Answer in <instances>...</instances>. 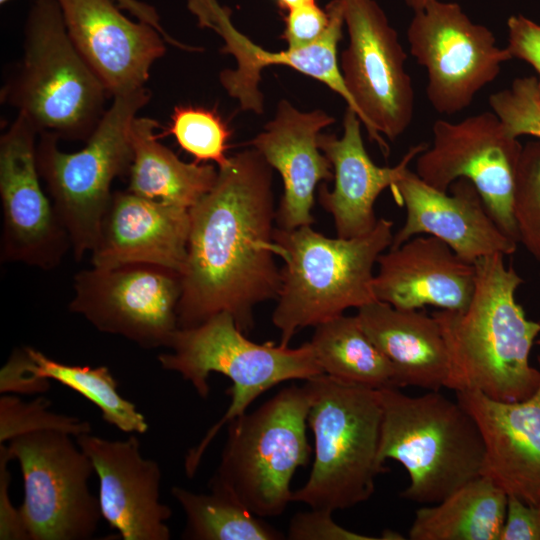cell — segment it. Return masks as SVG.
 I'll use <instances>...</instances> for the list:
<instances>
[{
    "label": "cell",
    "mask_w": 540,
    "mask_h": 540,
    "mask_svg": "<svg viewBox=\"0 0 540 540\" xmlns=\"http://www.w3.org/2000/svg\"><path fill=\"white\" fill-rule=\"evenodd\" d=\"M8 1H10V0H0V4L3 5L5 3H7Z\"/></svg>",
    "instance_id": "ee69618b"
},
{
    "label": "cell",
    "mask_w": 540,
    "mask_h": 540,
    "mask_svg": "<svg viewBox=\"0 0 540 540\" xmlns=\"http://www.w3.org/2000/svg\"><path fill=\"white\" fill-rule=\"evenodd\" d=\"M33 360L27 348L15 349L0 370L2 394H41L50 388V380L32 370Z\"/></svg>",
    "instance_id": "8d00e7d4"
},
{
    "label": "cell",
    "mask_w": 540,
    "mask_h": 540,
    "mask_svg": "<svg viewBox=\"0 0 540 540\" xmlns=\"http://www.w3.org/2000/svg\"><path fill=\"white\" fill-rule=\"evenodd\" d=\"M36 375L76 391L100 410L108 424L126 433H145L149 426L142 413L118 391V382L106 366H78L57 362L39 350L26 347Z\"/></svg>",
    "instance_id": "f546056e"
},
{
    "label": "cell",
    "mask_w": 540,
    "mask_h": 540,
    "mask_svg": "<svg viewBox=\"0 0 540 540\" xmlns=\"http://www.w3.org/2000/svg\"><path fill=\"white\" fill-rule=\"evenodd\" d=\"M433 143L416 157V174L447 192L458 179L470 181L501 230L518 243L513 215L516 171L522 147L493 111L459 122L438 119Z\"/></svg>",
    "instance_id": "4fadbf2b"
},
{
    "label": "cell",
    "mask_w": 540,
    "mask_h": 540,
    "mask_svg": "<svg viewBox=\"0 0 540 540\" xmlns=\"http://www.w3.org/2000/svg\"><path fill=\"white\" fill-rule=\"evenodd\" d=\"M273 168L253 147L218 168L212 189L189 209L187 259L181 273L178 328L227 312L246 333L254 309L277 299Z\"/></svg>",
    "instance_id": "6da1fadb"
},
{
    "label": "cell",
    "mask_w": 540,
    "mask_h": 540,
    "mask_svg": "<svg viewBox=\"0 0 540 540\" xmlns=\"http://www.w3.org/2000/svg\"><path fill=\"white\" fill-rule=\"evenodd\" d=\"M67 32L110 96L146 87L168 44L159 31L131 21L114 0H57Z\"/></svg>",
    "instance_id": "ac0fdd59"
},
{
    "label": "cell",
    "mask_w": 540,
    "mask_h": 540,
    "mask_svg": "<svg viewBox=\"0 0 540 540\" xmlns=\"http://www.w3.org/2000/svg\"><path fill=\"white\" fill-rule=\"evenodd\" d=\"M476 286L468 308L438 310L436 319L445 341L449 371L445 388L479 391L499 401H521L540 383V370L530 352L540 322L527 319L516 300L523 279L504 255L478 260Z\"/></svg>",
    "instance_id": "7a4b0ae2"
},
{
    "label": "cell",
    "mask_w": 540,
    "mask_h": 540,
    "mask_svg": "<svg viewBox=\"0 0 540 540\" xmlns=\"http://www.w3.org/2000/svg\"><path fill=\"white\" fill-rule=\"evenodd\" d=\"M49 399L38 396L25 402L19 397L4 394L0 398V444L40 430H58L74 438L91 433V424L78 417L59 414L49 409Z\"/></svg>",
    "instance_id": "d6a6232c"
},
{
    "label": "cell",
    "mask_w": 540,
    "mask_h": 540,
    "mask_svg": "<svg viewBox=\"0 0 540 540\" xmlns=\"http://www.w3.org/2000/svg\"><path fill=\"white\" fill-rule=\"evenodd\" d=\"M13 460L6 444H0V539L28 540L19 508L12 505L9 497L11 475L8 463Z\"/></svg>",
    "instance_id": "ab89813d"
},
{
    "label": "cell",
    "mask_w": 540,
    "mask_h": 540,
    "mask_svg": "<svg viewBox=\"0 0 540 540\" xmlns=\"http://www.w3.org/2000/svg\"><path fill=\"white\" fill-rule=\"evenodd\" d=\"M37 135L30 122L17 115L0 137L1 259L49 270L61 262L71 243L40 183Z\"/></svg>",
    "instance_id": "9a60e30c"
},
{
    "label": "cell",
    "mask_w": 540,
    "mask_h": 540,
    "mask_svg": "<svg viewBox=\"0 0 540 540\" xmlns=\"http://www.w3.org/2000/svg\"><path fill=\"white\" fill-rule=\"evenodd\" d=\"M334 122L335 118L321 109L303 112L282 99L275 117L249 142L282 178L277 227L290 230L314 223L312 208L317 185L334 178L332 165L318 146V137Z\"/></svg>",
    "instance_id": "ffe728a7"
},
{
    "label": "cell",
    "mask_w": 540,
    "mask_h": 540,
    "mask_svg": "<svg viewBox=\"0 0 540 540\" xmlns=\"http://www.w3.org/2000/svg\"><path fill=\"white\" fill-rule=\"evenodd\" d=\"M382 419L379 459L399 462L409 486L400 496L436 504L483 475L485 447L474 418L439 391L409 396L397 388L379 390Z\"/></svg>",
    "instance_id": "8992f818"
},
{
    "label": "cell",
    "mask_w": 540,
    "mask_h": 540,
    "mask_svg": "<svg viewBox=\"0 0 540 540\" xmlns=\"http://www.w3.org/2000/svg\"><path fill=\"white\" fill-rule=\"evenodd\" d=\"M158 361L164 370L179 373L206 399L208 378L219 373L230 379L231 403L222 418L185 457V472L193 477L201 459L221 427L245 413L261 394L289 380H308L324 374L310 342L297 348L249 340L227 312L218 313L190 328H178Z\"/></svg>",
    "instance_id": "5b68a950"
},
{
    "label": "cell",
    "mask_w": 540,
    "mask_h": 540,
    "mask_svg": "<svg viewBox=\"0 0 540 540\" xmlns=\"http://www.w3.org/2000/svg\"><path fill=\"white\" fill-rule=\"evenodd\" d=\"M333 511L311 508L295 514L289 524L291 540H376L383 537L361 535L339 526L332 519Z\"/></svg>",
    "instance_id": "d590c367"
},
{
    "label": "cell",
    "mask_w": 540,
    "mask_h": 540,
    "mask_svg": "<svg viewBox=\"0 0 540 540\" xmlns=\"http://www.w3.org/2000/svg\"><path fill=\"white\" fill-rule=\"evenodd\" d=\"M189 11L198 26L216 32L224 41L221 53L231 54L234 69H224L219 80L227 94L239 102L243 111L262 114L264 98L259 88L262 70L270 65H284L312 77L340 95L348 108L355 111L354 102L341 74L337 47L342 39L344 23L340 0L330 1L326 9L330 23L325 33L313 44L270 52L252 42L232 23L231 11L218 0H187ZM356 113V112H355Z\"/></svg>",
    "instance_id": "2e32d148"
},
{
    "label": "cell",
    "mask_w": 540,
    "mask_h": 540,
    "mask_svg": "<svg viewBox=\"0 0 540 540\" xmlns=\"http://www.w3.org/2000/svg\"><path fill=\"white\" fill-rule=\"evenodd\" d=\"M309 392L290 385L251 413L229 421L210 490L224 492L259 517L283 513L292 502L290 482L307 465Z\"/></svg>",
    "instance_id": "ba28073f"
},
{
    "label": "cell",
    "mask_w": 540,
    "mask_h": 540,
    "mask_svg": "<svg viewBox=\"0 0 540 540\" xmlns=\"http://www.w3.org/2000/svg\"><path fill=\"white\" fill-rule=\"evenodd\" d=\"M168 132L196 162H215L218 168L229 161L226 151L231 130L213 110L193 106H176L171 114Z\"/></svg>",
    "instance_id": "4dcf8cb0"
},
{
    "label": "cell",
    "mask_w": 540,
    "mask_h": 540,
    "mask_svg": "<svg viewBox=\"0 0 540 540\" xmlns=\"http://www.w3.org/2000/svg\"><path fill=\"white\" fill-rule=\"evenodd\" d=\"M172 496L186 516L183 538L194 540H279L281 532L220 491L194 493L174 486Z\"/></svg>",
    "instance_id": "f1b7e54d"
},
{
    "label": "cell",
    "mask_w": 540,
    "mask_h": 540,
    "mask_svg": "<svg viewBox=\"0 0 540 540\" xmlns=\"http://www.w3.org/2000/svg\"><path fill=\"white\" fill-rule=\"evenodd\" d=\"M330 23L328 10L308 2L288 10L281 38L288 48H301L316 42Z\"/></svg>",
    "instance_id": "e575fe53"
},
{
    "label": "cell",
    "mask_w": 540,
    "mask_h": 540,
    "mask_svg": "<svg viewBox=\"0 0 540 540\" xmlns=\"http://www.w3.org/2000/svg\"><path fill=\"white\" fill-rule=\"evenodd\" d=\"M540 370V355L537 357ZM474 418L485 447L483 475L507 495L540 504V383L521 401H499L479 391L456 392Z\"/></svg>",
    "instance_id": "7402d4cb"
},
{
    "label": "cell",
    "mask_w": 540,
    "mask_h": 540,
    "mask_svg": "<svg viewBox=\"0 0 540 540\" xmlns=\"http://www.w3.org/2000/svg\"><path fill=\"white\" fill-rule=\"evenodd\" d=\"M181 274L150 264L92 267L74 278L69 309L97 330L145 349L166 347L178 329Z\"/></svg>",
    "instance_id": "5bb4252c"
},
{
    "label": "cell",
    "mask_w": 540,
    "mask_h": 540,
    "mask_svg": "<svg viewBox=\"0 0 540 540\" xmlns=\"http://www.w3.org/2000/svg\"><path fill=\"white\" fill-rule=\"evenodd\" d=\"M349 43L340 57L344 84L369 138L387 157L410 126L415 105L407 54L375 0H340Z\"/></svg>",
    "instance_id": "30bf717a"
},
{
    "label": "cell",
    "mask_w": 540,
    "mask_h": 540,
    "mask_svg": "<svg viewBox=\"0 0 540 540\" xmlns=\"http://www.w3.org/2000/svg\"><path fill=\"white\" fill-rule=\"evenodd\" d=\"M508 495L481 475L442 501L415 512L411 540H500Z\"/></svg>",
    "instance_id": "4316f807"
},
{
    "label": "cell",
    "mask_w": 540,
    "mask_h": 540,
    "mask_svg": "<svg viewBox=\"0 0 540 540\" xmlns=\"http://www.w3.org/2000/svg\"><path fill=\"white\" fill-rule=\"evenodd\" d=\"M393 222L379 218L375 227L354 238H330L311 225L275 227L274 253L284 265L272 322L288 346L300 329L338 317L348 308L377 301L373 267L393 241Z\"/></svg>",
    "instance_id": "3957f363"
},
{
    "label": "cell",
    "mask_w": 540,
    "mask_h": 540,
    "mask_svg": "<svg viewBox=\"0 0 540 540\" xmlns=\"http://www.w3.org/2000/svg\"><path fill=\"white\" fill-rule=\"evenodd\" d=\"M513 215L518 243L540 261V140H532L522 147L519 158Z\"/></svg>",
    "instance_id": "1f68e13d"
},
{
    "label": "cell",
    "mask_w": 540,
    "mask_h": 540,
    "mask_svg": "<svg viewBox=\"0 0 540 540\" xmlns=\"http://www.w3.org/2000/svg\"><path fill=\"white\" fill-rule=\"evenodd\" d=\"M309 342L324 374L376 390L401 388L394 366L365 333L356 315L342 314L318 324Z\"/></svg>",
    "instance_id": "83f0119b"
},
{
    "label": "cell",
    "mask_w": 540,
    "mask_h": 540,
    "mask_svg": "<svg viewBox=\"0 0 540 540\" xmlns=\"http://www.w3.org/2000/svg\"><path fill=\"white\" fill-rule=\"evenodd\" d=\"M432 1L434 0H404L406 5L413 9L414 12L423 9Z\"/></svg>",
    "instance_id": "7bdbcfd3"
},
{
    "label": "cell",
    "mask_w": 540,
    "mask_h": 540,
    "mask_svg": "<svg viewBox=\"0 0 540 540\" xmlns=\"http://www.w3.org/2000/svg\"><path fill=\"white\" fill-rule=\"evenodd\" d=\"M365 333L394 366L400 387L440 391L448 376V355L436 319L419 310L374 301L356 314Z\"/></svg>",
    "instance_id": "d4e9b609"
},
{
    "label": "cell",
    "mask_w": 540,
    "mask_h": 540,
    "mask_svg": "<svg viewBox=\"0 0 540 540\" xmlns=\"http://www.w3.org/2000/svg\"><path fill=\"white\" fill-rule=\"evenodd\" d=\"M109 96L73 44L57 0H35L25 22L23 57L1 90V102L38 135L86 142Z\"/></svg>",
    "instance_id": "277c9868"
},
{
    "label": "cell",
    "mask_w": 540,
    "mask_h": 540,
    "mask_svg": "<svg viewBox=\"0 0 540 540\" xmlns=\"http://www.w3.org/2000/svg\"><path fill=\"white\" fill-rule=\"evenodd\" d=\"M507 28L512 57L530 64L540 76V24L517 14L508 18Z\"/></svg>",
    "instance_id": "74e56055"
},
{
    "label": "cell",
    "mask_w": 540,
    "mask_h": 540,
    "mask_svg": "<svg viewBox=\"0 0 540 540\" xmlns=\"http://www.w3.org/2000/svg\"><path fill=\"white\" fill-rule=\"evenodd\" d=\"M361 120L351 108L343 118V135L322 134L318 146L329 159L334 186L325 183L318 189L320 205L331 214L337 237L354 238L371 231L377 224L374 204L378 196L391 188L407 172L410 163L423 152L427 143L411 146L401 160L392 167L376 165L367 153Z\"/></svg>",
    "instance_id": "cb8c5ba5"
},
{
    "label": "cell",
    "mask_w": 540,
    "mask_h": 540,
    "mask_svg": "<svg viewBox=\"0 0 540 540\" xmlns=\"http://www.w3.org/2000/svg\"><path fill=\"white\" fill-rule=\"evenodd\" d=\"M99 479L103 519L124 540H169L172 511L160 501L161 470L144 458L135 435L109 440L91 433L76 437Z\"/></svg>",
    "instance_id": "d6986e66"
},
{
    "label": "cell",
    "mask_w": 540,
    "mask_h": 540,
    "mask_svg": "<svg viewBox=\"0 0 540 540\" xmlns=\"http://www.w3.org/2000/svg\"><path fill=\"white\" fill-rule=\"evenodd\" d=\"M488 101L509 135L540 140V95L535 76L514 79L508 88L491 94Z\"/></svg>",
    "instance_id": "836d02e7"
},
{
    "label": "cell",
    "mask_w": 540,
    "mask_h": 540,
    "mask_svg": "<svg viewBox=\"0 0 540 540\" xmlns=\"http://www.w3.org/2000/svg\"><path fill=\"white\" fill-rule=\"evenodd\" d=\"M72 438L40 430L6 443L23 476L19 512L28 540L91 539L103 518L88 486L93 465Z\"/></svg>",
    "instance_id": "8fae6325"
},
{
    "label": "cell",
    "mask_w": 540,
    "mask_h": 540,
    "mask_svg": "<svg viewBox=\"0 0 540 540\" xmlns=\"http://www.w3.org/2000/svg\"><path fill=\"white\" fill-rule=\"evenodd\" d=\"M159 127L151 117L137 116L131 128L133 159L128 191L186 209L194 206L214 186L218 170L211 164L182 161L158 141Z\"/></svg>",
    "instance_id": "484cf974"
},
{
    "label": "cell",
    "mask_w": 540,
    "mask_h": 540,
    "mask_svg": "<svg viewBox=\"0 0 540 540\" xmlns=\"http://www.w3.org/2000/svg\"><path fill=\"white\" fill-rule=\"evenodd\" d=\"M117 5L121 9H125L128 12H130L134 17L137 18L138 21L145 22L151 26H153L157 31L161 33V35L164 37L165 41L173 46H176L178 48L188 50V51H197V47L188 46L185 44H182L175 40L172 36H170L163 26L160 23V17L156 11V9L144 2H141L139 0H114Z\"/></svg>",
    "instance_id": "60d3db41"
},
{
    "label": "cell",
    "mask_w": 540,
    "mask_h": 540,
    "mask_svg": "<svg viewBox=\"0 0 540 540\" xmlns=\"http://www.w3.org/2000/svg\"><path fill=\"white\" fill-rule=\"evenodd\" d=\"M190 233L189 209L113 192L91 251L92 265L150 264L182 273Z\"/></svg>",
    "instance_id": "44dd1931"
},
{
    "label": "cell",
    "mask_w": 540,
    "mask_h": 540,
    "mask_svg": "<svg viewBox=\"0 0 540 540\" xmlns=\"http://www.w3.org/2000/svg\"><path fill=\"white\" fill-rule=\"evenodd\" d=\"M305 385L315 454L308 480L292 493V502L334 512L368 500L377 476L388 471L378 455L379 390L326 374L305 380Z\"/></svg>",
    "instance_id": "52a82bcc"
},
{
    "label": "cell",
    "mask_w": 540,
    "mask_h": 540,
    "mask_svg": "<svg viewBox=\"0 0 540 540\" xmlns=\"http://www.w3.org/2000/svg\"><path fill=\"white\" fill-rule=\"evenodd\" d=\"M390 189L406 209L405 222L394 234L390 248L418 234H429L472 264L494 254L509 256L517 249L518 243L501 230L476 187L466 179L456 180L448 194L408 169Z\"/></svg>",
    "instance_id": "e0dca14e"
},
{
    "label": "cell",
    "mask_w": 540,
    "mask_h": 540,
    "mask_svg": "<svg viewBox=\"0 0 540 540\" xmlns=\"http://www.w3.org/2000/svg\"><path fill=\"white\" fill-rule=\"evenodd\" d=\"M500 540H540V504H528L508 495Z\"/></svg>",
    "instance_id": "f35d334b"
},
{
    "label": "cell",
    "mask_w": 540,
    "mask_h": 540,
    "mask_svg": "<svg viewBox=\"0 0 540 540\" xmlns=\"http://www.w3.org/2000/svg\"><path fill=\"white\" fill-rule=\"evenodd\" d=\"M373 291L397 309L465 311L476 286V267L434 236L412 237L378 259Z\"/></svg>",
    "instance_id": "603a6c76"
},
{
    "label": "cell",
    "mask_w": 540,
    "mask_h": 540,
    "mask_svg": "<svg viewBox=\"0 0 540 540\" xmlns=\"http://www.w3.org/2000/svg\"><path fill=\"white\" fill-rule=\"evenodd\" d=\"M315 1L316 0H276L278 5L282 7L283 9H286L287 11L296 6H299L308 2H315Z\"/></svg>",
    "instance_id": "b9f144b4"
},
{
    "label": "cell",
    "mask_w": 540,
    "mask_h": 540,
    "mask_svg": "<svg viewBox=\"0 0 540 540\" xmlns=\"http://www.w3.org/2000/svg\"><path fill=\"white\" fill-rule=\"evenodd\" d=\"M407 39L411 55L427 71L428 101L440 114L466 109L513 59L488 27L474 23L455 2L434 0L415 11Z\"/></svg>",
    "instance_id": "7c38bea8"
},
{
    "label": "cell",
    "mask_w": 540,
    "mask_h": 540,
    "mask_svg": "<svg viewBox=\"0 0 540 540\" xmlns=\"http://www.w3.org/2000/svg\"><path fill=\"white\" fill-rule=\"evenodd\" d=\"M150 98L147 87L113 97L85 146L76 152L61 151L54 135H39L38 171L77 260L96 243L114 179L129 173L132 123Z\"/></svg>",
    "instance_id": "9c48e42d"
},
{
    "label": "cell",
    "mask_w": 540,
    "mask_h": 540,
    "mask_svg": "<svg viewBox=\"0 0 540 540\" xmlns=\"http://www.w3.org/2000/svg\"><path fill=\"white\" fill-rule=\"evenodd\" d=\"M538 89H539V95H540V78L538 79Z\"/></svg>",
    "instance_id": "f6af8a7d"
},
{
    "label": "cell",
    "mask_w": 540,
    "mask_h": 540,
    "mask_svg": "<svg viewBox=\"0 0 540 540\" xmlns=\"http://www.w3.org/2000/svg\"><path fill=\"white\" fill-rule=\"evenodd\" d=\"M536 344H538V345L540 346V339H538V340L536 341Z\"/></svg>",
    "instance_id": "bcb514c9"
}]
</instances>
